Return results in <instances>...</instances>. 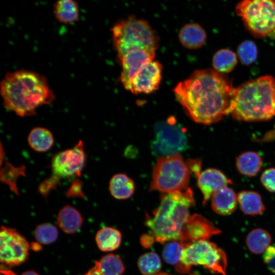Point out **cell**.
<instances>
[{
	"mask_svg": "<svg viewBox=\"0 0 275 275\" xmlns=\"http://www.w3.org/2000/svg\"><path fill=\"white\" fill-rule=\"evenodd\" d=\"M262 184L269 191L275 193V168L266 169L260 177Z\"/></svg>",
	"mask_w": 275,
	"mask_h": 275,
	"instance_id": "d6a6232c",
	"label": "cell"
},
{
	"mask_svg": "<svg viewBox=\"0 0 275 275\" xmlns=\"http://www.w3.org/2000/svg\"><path fill=\"white\" fill-rule=\"evenodd\" d=\"M237 201L241 211L246 215L262 214L265 210L260 195L255 191L243 190L237 194Z\"/></svg>",
	"mask_w": 275,
	"mask_h": 275,
	"instance_id": "ac0fdd59",
	"label": "cell"
},
{
	"mask_svg": "<svg viewBox=\"0 0 275 275\" xmlns=\"http://www.w3.org/2000/svg\"><path fill=\"white\" fill-rule=\"evenodd\" d=\"M1 272L2 275H16L14 272L4 267H1Z\"/></svg>",
	"mask_w": 275,
	"mask_h": 275,
	"instance_id": "8d00e7d4",
	"label": "cell"
},
{
	"mask_svg": "<svg viewBox=\"0 0 275 275\" xmlns=\"http://www.w3.org/2000/svg\"><path fill=\"white\" fill-rule=\"evenodd\" d=\"M86 161V155L81 140L72 148L56 153L51 161V174L40 184L38 191L46 197L57 187L61 179L80 176Z\"/></svg>",
	"mask_w": 275,
	"mask_h": 275,
	"instance_id": "52a82bcc",
	"label": "cell"
},
{
	"mask_svg": "<svg viewBox=\"0 0 275 275\" xmlns=\"http://www.w3.org/2000/svg\"><path fill=\"white\" fill-rule=\"evenodd\" d=\"M237 53L241 62L245 65L254 63L257 57V48L255 43L251 40L242 42L238 46Z\"/></svg>",
	"mask_w": 275,
	"mask_h": 275,
	"instance_id": "1f68e13d",
	"label": "cell"
},
{
	"mask_svg": "<svg viewBox=\"0 0 275 275\" xmlns=\"http://www.w3.org/2000/svg\"><path fill=\"white\" fill-rule=\"evenodd\" d=\"M24 166L15 167L10 163L6 162L5 167L1 171V180L8 184L12 191L18 195L16 185V180L19 176L24 175Z\"/></svg>",
	"mask_w": 275,
	"mask_h": 275,
	"instance_id": "f546056e",
	"label": "cell"
},
{
	"mask_svg": "<svg viewBox=\"0 0 275 275\" xmlns=\"http://www.w3.org/2000/svg\"><path fill=\"white\" fill-rule=\"evenodd\" d=\"M236 166L241 174L254 177L260 172L262 166V159L257 152L246 151L236 157Z\"/></svg>",
	"mask_w": 275,
	"mask_h": 275,
	"instance_id": "ffe728a7",
	"label": "cell"
},
{
	"mask_svg": "<svg viewBox=\"0 0 275 275\" xmlns=\"http://www.w3.org/2000/svg\"><path fill=\"white\" fill-rule=\"evenodd\" d=\"M154 275H172V274H170L167 273H158Z\"/></svg>",
	"mask_w": 275,
	"mask_h": 275,
	"instance_id": "ab89813d",
	"label": "cell"
},
{
	"mask_svg": "<svg viewBox=\"0 0 275 275\" xmlns=\"http://www.w3.org/2000/svg\"><path fill=\"white\" fill-rule=\"evenodd\" d=\"M58 236L57 227L50 223L38 225L34 231V236L38 243L49 244L56 240Z\"/></svg>",
	"mask_w": 275,
	"mask_h": 275,
	"instance_id": "f1b7e54d",
	"label": "cell"
},
{
	"mask_svg": "<svg viewBox=\"0 0 275 275\" xmlns=\"http://www.w3.org/2000/svg\"><path fill=\"white\" fill-rule=\"evenodd\" d=\"M195 203L192 189L163 194L159 206L147 216L146 225L152 237L163 243L180 240L182 230L188 219L189 209Z\"/></svg>",
	"mask_w": 275,
	"mask_h": 275,
	"instance_id": "277c9868",
	"label": "cell"
},
{
	"mask_svg": "<svg viewBox=\"0 0 275 275\" xmlns=\"http://www.w3.org/2000/svg\"><path fill=\"white\" fill-rule=\"evenodd\" d=\"M109 189L111 195L115 199L125 200L133 194L135 185L133 180L127 175L119 173L111 178Z\"/></svg>",
	"mask_w": 275,
	"mask_h": 275,
	"instance_id": "7402d4cb",
	"label": "cell"
},
{
	"mask_svg": "<svg viewBox=\"0 0 275 275\" xmlns=\"http://www.w3.org/2000/svg\"><path fill=\"white\" fill-rule=\"evenodd\" d=\"M263 260L269 270L275 274V246L268 247L264 253Z\"/></svg>",
	"mask_w": 275,
	"mask_h": 275,
	"instance_id": "836d02e7",
	"label": "cell"
},
{
	"mask_svg": "<svg viewBox=\"0 0 275 275\" xmlns=\"http://www.w3.org/2000/svg\"><path fill=\"white\" fill-rule=\"evenodd\" d=\"M187 146L186 131L174 118L156 124L155 137L151 143L152 150L155 154L167 156L179 154Z\"/></svg>",
	"mask_w": 275,
	"mask_h": 275,
	"instance_id": "30bf717a",
	"label": "cell"
},
{
	"mask_svg": "<svg viewBox=\"0 0 275 275\" xmlns=\"http://www.w3.org/2000/svg\"><path fill=\"white\" fill-rule=\"evenodd\" d=\"M184 245L179 241H171L163 249L162 256L169 264L177 266L180 262Z\"/></svg>",
	"mask_w": 275,
	"mask_h": 275,
	"instance_id": "4dcf8cb0",
	"label": "cell"
},
{
	"mask_svg": "<svg viewBox=\"0 0 275 275\" xmlns=\"http://www.w3.org/2000/svg\"><path fill=\"white\" fill-rule=\"evenodd\" d=\"M111 31L119 62L126 52L132 49L144 50L155 57L158 37L146 20L130 16L119 21Z\"/></svg>",
	"mask_w": 275,
	"mask_h": 275,
	"instance_id": "5b68a950",
	"label": "cell"
},
{
	"mask_svg": "<svg viewBox=\"0 0 275 275\" xmlns=\"http://www.w3.org/2000/svg\"><path fill=\"white\" fill-rule=\"evenodd\" d=\"M82 275H101V274L98 270L97 265L94 264V265L91 268Z\"/></svg>",
	"mask_w": 275,
	"mask_h": 275,
	"instance_id": "d590c367",
	"label": "cell"
},
{
	"mask_svg": "<svg viewBox=\"0 0 275 275\" xmlns=\"http://www.w3.org/2000/svg\"><path fill=\"white\" fill-rule=\"evenodd\" d=\"M237 63V56L233 51L223 48L217 51L212 59V66L215 71L221 73L232 71Z\"/></svg>",
	"mask_w": 275,
	"mask_h": 275,
	"instance_id": "484cf974",
	"label": "cell"
},
{
	"mask_svg": "<svg viewBox=\"0 0 275 275\" xmlns=\"http://www.w3.org/2000/svg\"><path fill=\"white\" fill-rule=\"evenodd\" d=\"M220 233L221 230L210 221L200 214H194L189 216L184 225L180 241L185 246L197 241L207 240Z\"/></svg>",
	"mask_w": 275,
	"mask_h": 275,
	"instance_id": "4fadbf2b",
	"label": "cell"
},
{
	"mask_svg": "<svg viewBox=\"0 0 275 275\" xmlns=\"http://www.w3.org/2000/svg\"><path fill=\"white\" fill-rule=\"evenodd\" d=\"M57 219L63 231L70 234L76 232L82 224V218L79 212L70 205L65 206L60 209Z\"/></svg>",
	"mask_w": 275,
	"mask_h": 275,
	"instance_id": "d6986e66",
	"label": "cell"
},
{
	"mask_svg": "<svg viewBox=\"0 0 275 275\" xmlns=\"http://www.w3.org/2000/svg\"><path fill=\"white\" fill-rule=\"evenodd\" d=\"M235 11L255 37L263 38L275 32V0L242 1Z\"/></svg>",
	"mask_w": 275,
	"mask_h": 275,
	"instance_id": "9c48e42d",
	"label": "cell"
},
{
	"mask_svg": "<svg viewBox=\"0 0 275 275\" xmlns=\"http://www.w3.org/2000/svg\"><path fill=\"white\" fill-rule=\"evenodd\" d=\"M53 13L60 22L69 24L79 19V9L77 2L73 0H60L54 5Z\"/></svg>",
	"mask_w": 275,
	"mask_h": 275,
	"instance_id": "44dd1931",
	"label": "cell"
},
{
	"mask_svg": "<svg viewBox=\"0 0 275 275\" xmlns=\"http://www.w3.org/2000/svg\"><path fill=\"white\" fill-rule=\"evenodd\" d=\"M30 248L35 251H38L41 249V246L39 243L33 242L30 244Z\"/></svg>",
	"mask_w": 275,
	"mask_h": 275,
	"instance_id": "74e56055",
	"label": "cell"
},
{
	"mask_svg": "<svg viewBox=\"0 0 275 275\" xmlns=\"http://www.w3.org/2000/svg\"><path fill=\"white\" fill-rule=\"evenodd\" d=\"M21 275H39V274L34 270H28L23 272Z\"/></svg>",
	"mask_w": 275,
	"mask_h": 275,
	"instance_id": "f35d334b",
	"label": "cell"
},
{
	"mask_svg": "<svg viewBox=\"0 0 275 275\" xmlns=\"http://www.w3.org/2000/svg\"><path fill=\"white\" fill-rule=\"evenodd\" d=\"M30 244L15 229L2 226L0 231V260L3 265L14 266L26 261Z\"/></svg>",
	"mask_w": 275,
	"mask_h": 275,
	"instance_id": "8fae6325",
	"label": "cell"
},
{
	"mask_svg": "<svg viewBox=\"0 0 275 275\" xmlns=\"http://www.w3.org/2000/svg\"><path fill=\"white\" fill-rule=\"evenodd\" d=\"M28 142L34 151L44 152L48 151L54 143L53 136L48 129L41 127L33 128L30 132Z\"/></svg>",
	"mask_w": 275,
	"mask_h": 275,
	"instance_id": "603a6c76",
	"label": "cell"
},
{
	"mask_svg": "<svg viewBox=\"0 0 275 275\" xmlns=\"http://www.w3.org/2000/svg\"><path fill=\"white\" fill-rule=\"evenodd\" d=\"M0 91L4 106L22 117L35 115L40 106L55 99L45 77L26 69L7 73L1 81Z\"/></svg>",
	"mask_w": 275,
	"mask_h": 275,
	"instance_id": "7a4b0ae2",
	"label": "cell"
},
{
	"mask_svg": "<svg viewBox=\"0 0 275 275\" xmlns=\"http://www.w3.org/2000/svg\"><path fill=\"white\" fill-rule=\"evenodd\" d=\"M95 264L101 275H122L124 270L122 260L113 254L103 256L99 261H95Z\"/></svg>",
	"mask_w": 275,
	"mask_h": 275,
	"instance_id": "4316f807",
	"label": "cell"
},
{
	"mask_svg": "<svg viewBox=\"0 0 275 275\" xmlns=\"http://www.w3.org/2000/svg\"><path fill=\"white\" fill-rule=\"evenodd\" d=\"M162 66L154 60L145 63L131 81L130 91L133 94H148L156 90L161 79Z\"/></svg>",
	"mask_w": 275,
	"mask_h": 275,
	"instance_id": "7c38bea8",
	"label": "cell"
},
{
	"mask_svg": "<svg viewBox=\"0 0 275 275\" xmlns=\"http://www.w3.org/2000/svg\"><path fill=\"white\" fill-rule=\"evenodd\" d=\"M239 121L270 120L275 116V78L269 75L234 88L227 115Z\"/></svg>",
	"mask_w": 275,
	"mask_h": 275,
	"instance_id": "3957f363",
	"label": "cell"
},
{
	"mask_svg": "<svg viewBox=\"0 0 275 275\" xmlns=\"http://www.w3.org/2000/svg\"><path fill=\"white\" fill-rule=\"evenodd\" d=\"M237 203V196L232 189L228 186L219 189L211 197L212 209L222 215H229L233 212Z\"/></svg>",
	"mask_w": 275,
	"mask_h": 275,
	"instance_id": "2e32d148",
	"label": "cell"
},
{
	"mask_svg": "<svg viewBox=\"0 0 275 275\" xmlns=\"http://www.w3.org/2000/svg\"><path fill=\"white\" fill-rule=\"evenodd\" d=\"M234 88L227 76L214 69L195 70L175 87V97L195 122L210 125L227 115Z\"/></svg>",
	"mask_w": 275,
	"mask_h": 275,
	"instance_id": "6da1fadb",
	"label": "cell"
},
{
	"mask_svg": "<svg viewBox=\"0 0 275 275\" xmlns=\"http://www.w3.org/2000/svg\"><path fill=\"white\" fill-rule=\"evenodd\" d=\"M202 265L216 273L226 275L227 259L225 252L207 240L197 241L184 247L180 262L175 269L188 272L191 266Z\"/></svg>",
	"mask_w": 275,
	"mask_h": 275,
	"instance_id": "ba28073f",
	"label": "cell"
},
{
	"mask_svg": "<svg viewBox=\"0 0 275 275\" xmlns=\"http://www.w3.org/2000/svg\"><path fill=\"white\" fill-rule=\"evenodd\" d=\"M178 37L183 46L193 49L199 48L204 44L206 34L200 25L196 23H190L181 28Z\"/></svg>",
	"mask_w": 275,
	"mask_h": 275,
	"instance_id": "e0dca14e",
	"label": "cell"
},
{
	"mask_svg": "<svg viewBox=\"0 0 275 275\" xmlns=\"http://www.w3.org/2000/svg\"><path fill=\"white\" fill-rule=\"evenodd\" d=\"M197 177L198 187L203 196V204H205L215 193L232 183L222 172L214 168L204 170Z\"/></svg>",
	"mask_w": 275,
	"mask_h": 275,
	"instance_id": "9a60e30c",
	"label": "cell"
},
{
	"mask_svg": "<svg viewBox=\"0 0 275 275\" xmlns=\"http://www.w3.org/2000/svg\"><path fill=\"white\" fill-rule=\"evenodd\" d=\"M121 234L112 227H105L97 233L95 240L98 248L103 252L113 251L119 248L121 242Z\"/></svg>",
	"mask_w": 275,
	"mask_h": 275,
	"instance_id": "cb8c5ba5",
	"label": "cell"
},
{
	"mask_svg": "<svg viewBox=\"0 0 275 275\" xmlns=\"http://www.w3.org/2000/svg\"><path fill=\"white\" fill-rule=\"evenodd\" d=\"M154 59V57L143 50L132 49L126 52L119 62L122 67L120 80L125 89L130 91L133 76L145 63Z\"/></svg>",
	"mask_w": 275,
	"mask_h": 275,
	"instance_id": "5bb4252c",
	"label": "cell"
},
{
	"mask_svg": "<svg viewBox=\"0 0 275 275\" xmlns=\"http://www.w3.org/2000/svg\"><path fill=\"white\" fill-rule=\"evenodd\" d=\"M66 195L68 197H85L81 181L77 179L75 180L66 191Z\"/></svg>",
	"mask_w": 275,
	"mask_h": 275,
	"instance_id": "e575fe53",
	"label": "cell"
},
{
	"mask_svg": "<svg viewBox=\"0 0 275 275\" xmlns=\"http://www.w3.org/2000/svg\"><path fill=\"white\" fill-rule=\"evenodd\" d=\"M192 173L191 159L185 161L180 154L160 156L153 169L150 190L163 194L184 190Z\"/></svg>",
	"mask_w": 275,
	"mask_h": 275,
	"instance_id": "8992f818",
	"label": "cell"
},
{
	"mask_svg": "<svg viewBox=\"0 0 275 275\" xmlns=\"http://www.w3.org/2000/svg\"><path fill=\"white\" fill-rule=\"evenodd\" d=\"M138 266L144 275H154L161 268L159 256L154 252H149L142 255L138 261Z\"/></svg>",
	"mask_w": 275,
	"mask_h": 275,
	"instance_id": "83f0119b",
	"label": "cell"
},
{
	"mask_svg": "<svg viewBox=\"0 0 275 275\" xmlns=\"http://www.w3.org/2000/svg\"><path fill=\"white\" fill-rule=\"evenodd\" d=\"M271 241L270 234L261 228L252 230L247 235L245 240L248 249L255 254L264 253L270 246Z\"/></svg>",
	"mask_w": 275,
	"mask_h": 275,
	"instance_id": "d4e9b609",
	"label": "cell"
}]
</instances>
